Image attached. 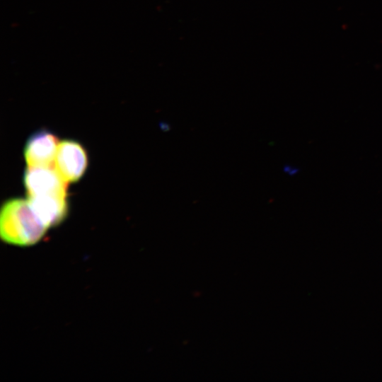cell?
Returning <instances> with one entry per match:
<instances>
[{"instance_id":"6da1fadb","label":"cell","mask_w":382,"mask_h":382,"mask_svg":"<svg viewBox=\"0 0 382 382\" xmlns=\"http://www.w3.org/2000/svg\"><path fill=\"white\" fill-rule=\"evenodd\" d=\"M48 228L35 214L28 199H11L1 207L0 233L8 243L33 245L42 239Z\"/></svg>"},{"instance_id":"3957f363","label":"cell","mask_w":382,"mask_h":382,"mask_svg":"<svg viewBox=\"0 0 382 382\" xmlns=\"http://www.w3.org/2000/svg\"><path fill=\"white\" fill-rule=\"evenodd\" d=\"M88 165L87 154L79 142L65 139L59 141L54 166L68 182L79 180Z\"/></svg>"},{"instance_id":"277c9868","label":"cell","mask_w":382,"mask_h":382,"mask_svg":"<svg viewBox=\"0 0 382 382\" xmlns=\"http://www.w3.org/2000/svg\"><path fill=\"white\" fill-rule=\"evenodd\" d=\"M59 144L57 137L46 130L33 134L28 139L24 149L28 166H54Z\"/></svg>"},{"instance_id":"7a4b0ae2","label":"cell","mask_w":382,"mask_h":382,"mask_svg":"<svg viewBox=\"0 0 382 382\" xmlns=\"http://www.w3.org/2000/svg\"><path fill=\"white\" fill-rule=\"evenodd\" d=\"M68 183L54 166H28L24 175L28 196L50 195L66 197Z\"/></svg>"},{"instance_id":"5b68a950","label":"cell","mask_w":382,"mask_h":382,"mask_svg":"<svg viewBox=\"0 0 382 382\" xmlns=\"http://www.w3.org/2000/svg\"><path fill=\"white\" fill-rule=\"evenodd\" d=\"M28 200L35 214L47 228L60 224L67 214L66 197L50 195H33L28 196Z\"/></svg>"}]
</instances>
